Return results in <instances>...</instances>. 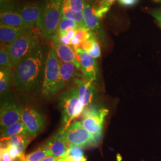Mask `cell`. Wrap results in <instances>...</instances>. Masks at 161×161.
<instances>
[{"label":"cell","instance_id":"obj_1","mask_svg":"<svg viewBox=\"0 0 161 161\" xmlns=\"http://www.w3.org/2000/svg\"><path fill=\"white\" fill-rule=\"evenodd\" d=\"M47 56L46 48L40 44L14 67L13 88L19 96L31 97L42 84Z\"/></svg>","mask_w":161,"mask_h":161},{"label":"cell","instance_id":"obj_2","mask_svg":"<svg viewBox=\"0 0 161 161\" xmlns=\"http://www.w3.org/2000/svg\"><path fill=\"white\" fill-rule=\"evenodd\" d=\"M64 88L60 75L59 59L52 48L47 56L41 94L46 100H50Z\"/></svg>","mask_w":161,"mask_h":161},{"label":"cell","instance_id":"obj_3","mask_svg":"<svg viewBox=\"0 0 161 161\" xmlns=\"http://www.w3.org/2000/svg\"><path fill=\"white\" fill-rule=\"evenodd\" d=\"M62 0L43 1L41 14L36 23L43 36L52 38L56 34L62 19Z\"/></svg>","mask_w":161,"mask_h":161},{"label":"cell","instance_id":"obj_4","mask_svg":"<svg viewBox=\"0 0 161 161\" xmlns=\"http://www.w3.org/2000/svg\"><path fill=\"white\" fill-rule=\"evenodd\" d=\"M40 30L36 26L29 29L12 44L8 46L14 68L30 56L40 45Z\"/></svg>","mask_w":161,"mask_h":161},{"label":"cell","instance_id":"obj_5","mask_svg":"<svg viewBox=\"0 0 161 161\" xmlns=\"http://www.w3.org/2000/svg\"><path fill=\"white\" fill-rule=\"evenodd\" d=\"M58 102L62 116V127L65 130L70 125L71 121L80 115L85 108L80 100L76 86L63 92L58 98Z\"/></svg>","mask_w":161,"mask_h":161},{"label":"cell","instance_id":"obj_6","mask_svg":"<svg viewBox=\"0 0 161 161\" xmlns=\"http://www.w3.org/2000/svg\"><path fill=\"white\" fill-rule=\"evenodd\" d=\"M108 113L109 110L103 108L86 107L84 110L80 122L82 126L94 137L98 143L102 137L104 121Z\"/></svg>","mask_w":161,"mask_h":161},{"label":"cell","instance_id":"obj_7","mask_svg":"<svg viewBox=\"0 0 161 161\" xmlns=\"http://www.w3.org/2000/svg\"><path fill=\"white\" fill-rule=\"evenodd\" d=\"M63 130L64 137L70 147L75 146L82 148L97 146L98 144L94 137L82 126L80 122L75 121L70 124L66 129L63 128Z\"/></svg>","mask_w":161,"mask_h":161},{"label":"cell","instance_id":"obj_8","mask_svg":"<svg viewBox=\"0 0 161 161\" xmlns=\"http://www.w3.org/2000/svg\"><path fill=\"white\" fill-rule=\"evenodd\" d=\"M21 121L23 122L32 138H34L45 128L46 118L44 116L32 107L23 108L21 114Z\"/></svg>","mask_w":161,"mask_h":161},{"label":"cell","instance_id":"obj_9","mask_svg":"<svg viewBox=\"0 0 161 161\" xmlns=\"http://www.w3.org/2000/svg\"><path fill=\"white\" fill-rule=\"evenodd\" d=\"M23 108L16 102L6 100L1 104L0 126L1 132L7 128L21 120Z\"/></svg>","mask_w":161,"mask_h":161},{"label":"cell","instance_id":"obj_10","mask_svg":"<svg viewBox=\"0 0 161 161\" xmlns=\"http://www.w3.org/2000/svg\"><path fill=\"white\" fill-rule=\"evenodd\" d=\"M43 1H36L24 3L19 5L17 12L22 17L24 22L29 29L34 28L40 19L42 8Z\"/></svg>","mask_w":161,"mask_h":161},{"label":"cell","instance_id":"obj_11","mask_svg":"<svg viewBox=\"0 0 161 161\" xmlns=\"http://www.w3.org/2000/svg\"><path fill=\"white\" fill-rule=\"evenodd\" d=\"M42 146L51 153L52 156L58 159L66 155L70 148L69 143L64 137V130L62 127Z\"/></svg>","mask_w":161,"mask_h":161},{"label":"cell","instance_id":"obj_12","mask_svg":"<svg viewBox=\"0 0 161 161\" xmlns=\"http://www.w3.org/2000/svg\"><path fill=\"white\" fill-rule=\"evenodd\" d=\"M80 56V70L86 82H92L96 79L97 73V64L95 58H92L87 52L80 48L75 50Z\"/></svg>","mask_w":161,"mask_h":161},{"label":"cell","instance_id":"obj_13","mask_svg":"<svg viewBox=\"0 0 161 161\" xmlns=\"http://www.w3.org/2000/svg\"><path fill=\"white\" fill-rule=\"evenodd\" d=\"M52 49L60 61L73 64L78 69L80 68V56L73 47L63 44L55 39H52Z\"/></svg>","mask_w":161,"mask_h":161},{"label":"cell","instance_id":"obj_14","mask_svg":"<svg viewBox=\"0 0 161 161\" xmlns=\"http://www.w3.org/2000/svg\"><path fill=\"white\" fill-rule=\"evenodd\" d=\"M29 29L12 27L4 25H0V41L1 44L10 45L19 39Z\"/></svg>","mask_w":161,"mask_h":161},{"label":"cell","instance_id":"obj_15","mask_svg":"<svg viewBox=\"0 0 161 161\" xmlns=\"http://www.w3.org/2000/svg\"><path fill=\"white\" fill-rule=\"evenodd\" d=\"M78 88L79 97L84 108L88 107L92 102L94 96V89L92 82H86V80L79 78L74 82Z\"/></svg>","mask_w":161,"mask_h":161},{"label":"cell","instance_id":"obj_16","mask_svg":"<svg viewBox=\"0 0 161 161\" xmlns=\"http://www.w3.org/2000/svg\"><path fill=\"white\" fill-rule=\"evenodd\" d=\"M0 22L1 25H4L6 26L29 29L24 22L22 17L17 11L1 10Z\"/></svg>","mask_w":161,"mask_h":161},{"label":"cell","instance_id":"obj_17","mask_svg":"<svg viewBox=\"0 0 161 161\" xmlns=\"http://www.w3.org/2000/svg\"><path fill=\"white\" fill-rule=\"evenodd\" d=\"M97 8L89 3H86L82 11L86 27L92 32L98 31L101 29L100 19L96 12Z\"/></svg>","mask_w":161,"mask_h":161},{"label":"cell","instance_id":"obj_18","mask_svg":"<svg viewBox=\"0 0 161 161\" xmlns=\"http://www.w3.org/2000/svg\"><path fill=\"white\" fill-rule=\"evenodd\" d=\"M60 75L64 88L68 86L72 82H75L77 79L78 68L75 64L70 63H65L59 60Z\"/></svg>","mask_w":161,"mask_h":161},{"label":"cell","instance_id":"obj_19","mask_svg":"<svg viewBox=\"0 0 161 161\" xmlns=\"http://www.w3.org/2000/svg\"><path fill=\"white\" fill-rule=\"evenodd\" d=\"M16 136H25L31 137L21 120L9 126L4 131L1 132V142H4L8 139Z\"/></svg>","mask_w":161,"mask_h":161},{"label":"cell","instance_id":"obj_20","mask_svg":"<svg viewBox=\"0 0 161 161\" xmlns=\"http://www.w3.org/2000/svg\"><path fill=\"white\" fill-rule=\"evenodd\" d=\"M13 69H0V92L1 96L4 92H7L12 86H13Z\"/></svg>","mask_w":161,"mask_h":161},{"label":"cell","instance_id":"obj_21","mask_svg":"<svg viewBox=\"0 0 161 161\" xmlns=\"http://www.w3.org/2000/svg\"><path fill=\"white\" fill-rule=\"evenodd\" d=\"M62 19H68L75 21L79 26V28L88 29L86 27L82 12H74L68 6H63Z\"/></svg>","mask_w":161,"mask_h":161},{"label":"cell","instance_id":"obj_22","mask_svg":"<svg viewBox=\"0 0 161 161\" xmlns=\"http://www.w3.org/2000/svg\"><path fill=\"white\" fill-rule=\"evenodd\" d=\"M32 138L25 136H16L8 139L5 142L6 146H16L19 150L21 155H22L25 154V151Z\"/></svg>","mask_w":161,"mask_h":161},{"label":"cell","instance_id":"obj_23","mask_svg":"<svg viewBox=\"0 0 161 161\" xmlns=\"http://www.w3.org/2000/svg\"><path fill=\"white\" fill-rule=\"evenodd\" d=\"M50 156H52L51 153L41 145L39 148L28 155L20 156L19 159L21 161H41Z\"/></svg>","mask_w":161,"mask_h":161},{"label":"cell","instance_id":"obj_24","mask_svg":"<svg viewBox=\"0 0 161 161\" xmlns=\"http://www.w3.org/2000/svg\"><path fill=\"white\" fill-rule=\"evenodd\" d=\"M0 68L1 69L14 68L12 63L8 46L1 44L0 50Z\"/></svg>","mask_w":161,"mask_h":161},{"label":"cell","instance_id":"obj_25","mask_svg":"<svg viewBox=\"0 0 161 161\" xmlns=\"http://www.w3.org/2000/svg\"><path fill=\"white\" fill-rule=\"evenodd\" d=\"M78 29L79 26L75 21L68 19H62L56 33L58 35H67L70 30Z\"/></svg>","mask_w":161,"mask_h":161},{"label":"cell","instance_id":"obj_26","mask_svg":"<svg viewBox=\"0 0 161 161\" xmlns=\"http://www.w3.org/2000/svg\"><path fill=\"white\" fill-rule=\"evenodd\" d=\"M63 6H68L74 12H82L86 4V0H62Z\"/></svg>","mask_w":161,"mask_h":161},{"label":"cell","instance_id":"obj_27","mask_svg":"<svg viewBox=\"0 0 161 161\" xmlns=\"http://www.w3.org/2000/svg\"><path fill=\"white\" fill-rule=\"evenodd\" d=\"M116 0H100L99 6L98 7L96 12L98 17L100 19L106 14L109 12L110 7L114 3Z\"/></svg>","mask_w":161,"mask_h":161},{"label":"cell","instance_id":"obj_28","mask_svg":"<svg viewBox=\"0 0 161 161\" xmlns=\"http://www.w3.org/2000/svg\"><path fill=\"white\" fill-rule=\"evenodd\" d=\"M66 156H68L74 161H86V158L84 155L82 150L79 147H70L69 152Z\"/></svg>","mask_w":161,"mask_h":161},{"label":"cell","instance_id":"obj_29","mask_svg":"<svg viewBox=\"0 0 161 161\" xmlns=\"http://www.w3.org/2000/svg\"><path fill=\"white\" fill-rule=\"evenodd\" d=\"M19 0H0L1 10L17 11Z\"/></svg>","mask_w":161,"mask_h":161},{"label":"cell","instance_id":"obj_30","mask_svg":"<svg viewBox=\"0 0 161 161\" xmlns=\"http://www.w3.org/2000/svg\"><path fill=\"white\" fill-rule=\"evenodd\" d=\"M96 41V40L95 36L94 35H92V37H90L89 39L82 41L80 43V46L79 48H80L82 50H83L84 51L87 52L88 53L89 52L92 50V47L94 46V42H95Z\"/></svg>","mask_w":161,"mask_h":161},{"label":"cell","instance_id":"obj_31","mask_svg":"<svg viewBox=\"0 0 161 161\" xmlns=\"http://www.w3.org/2000/svg\"><path fill=\"white\" fill-rule=\"evenodd\" d=\"M6 148L13 159H15L17 158H20V156H21L19 150L14 146L8 145L6 146Z\"/></svg>","mask_w":161,"mask_h":161},{"label":"cell","instance_id":"obj_32","mask_svg":"<svg viewBox=\"0 0 161 161\" xmlns=\"http://www.w3.org/2000/svg\"><path fill=\"white\" fill-rule=\"evenodd\" d=\"M88 54L92 56L94 58H100L101 56V50L99 44H98L97 41H95L94 46L92 47V50L88 53Z\"/></svg>","mask_w":161,"mask_h":161},{"label":"cell","instance_id":"obj_33","mask_svg":"<svg viewBox=\"0 0 161 161\" xmlns=\"http://www.w3.org/2000/svg\"><path fill=\"white\" fill-rule=\"evenodd\" d=\"M4 147H1L0 161H14Z\"/></svg>","mask_w":161,"mask_h":161},{"label":"cell","instance_id":"obj_34","mask_svg":"<svg viewBox=\"0 0 161 161\" xmlns=\"http://www.w3.org/2000/svg\"><path fill=\"white\" fill-rule=\"evenodd\" d=\"M121 6L125 7H131L137 4L138 0H118Z\"/></svg>","mask_w":161,"mask_h":161},{"label":"cell","instance_id":"obj_35","mask_svg":"<svg viewBox=\"0 0 161 161\" xmlns=\"http://www.w3.org/2000/svg\"><path fill=\"white\" fill-rule=\"evenodd\" d=\"M150 14L153 17H155L159 23H161V7L152 10L150 12Z\"/></svg>","mask_w":161,"mask_h":161},{"label":"cell","instance_id":"obj_36","mask_svg":"<svg viewBox=\"0 0 161 161\" xmlns=\"http://www.w3.org/2000/svg\"><path fill=\"white\" fill-rule=\"evenodd\" d=\"M81 42H82V41L79 38H78L77 37L75 36L74 38H73L71 40V46L73 47L76 50V49H77L78 48L80 47Z\"/></svg>","mask_w":161,"mask_h":161},{"label":"cell","instance_id":"obj_37","mask_svg":"<svg viewBox=\"0 0 161 161\" xmlns=\"http://www.w3.org/2000/svg\"><path fill=\"white\" fill-rule=\"evenodd\" d=\"M75 31H76V30H75V29H71L67 33V36L69 37L70 40H72L73 38L75 37Z\"/></svg>","mask_w":161,"mask_h":161},{"label":"cell","instance_id":"obj_38","mask_svg":"<svg viewBox=\"0 0 161 161\" xmlns=\"http://www.w3.org/2000/svg\"><path fill=\"white\" fill-rule=\"evenodd\" d=\"M58 159L57 158L53 156H48L46 158H44V159H42L41 161H57Z\"/></svg>","mask_w":161,"mask_h":161},{"label":"cell","instance_id":"obj_39","mask_svg":"<svg viewBox=\"0 0 161 161\" xmlns=\"http://www.w3.org/2000/svg\"><path fill=\"white\" fill-rule=\"evenodd\" d=\"M57 161H74L73 160H72L70 158H69L68 156H64V157L60 158V159H58Z\"/></svg>","mask_w":161,"mask_h":161},{"label":"cell","instance_id":"obj_40","mask_svg":"<svg viewBox=\"0 0 161 161\" xmlns=\"http://www.w3.org/2000/svg\"><path fill=\"white\" fill-rule=\"evenodd\" d=\"M155 2H158V3H161V0H153Z\"/></svg>","mask_w":161,"mask_h":161},{"label":"cell","instance_id":"obj_41","mask_svg":"<svg viewBox=\"0 0 161 161\" xmlns=\"http://www.w3.org/2000/svg\"><path fill=\"white\" fill-rule=\"evenodd\" d=\"M160 23V25H161V23Z\"/></svg>","mask_w":161,"mask_h":161},{"label":"cell","instance_id":"obj_42","mask_svg":"<svg viewBox=\"0 0 161 161\" xmlns=\"http://www.w3.org/2000/svg\"></svg>","mask_w":161,"mask_h":161}]
</instances>
